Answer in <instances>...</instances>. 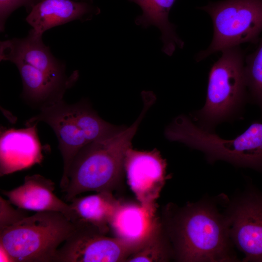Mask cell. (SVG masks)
I'll return each instance as SVG.
<instances>
[{"label": "cell", "mask_w": 262, "mask_h": 262, "mask_svg": "<svg viewBox=\"0 0 262 262\" xmlns=\"http://www.w3.org/2000/svg\"><path fill=\"white\" fill-rule=\"evenodd\" d=\"M0 262H13V261L9 254V253L5 250V249L0 246Z\"/></svg>", "instance_id": "cell-23"}, {"label": "cell", "mask_w": 262, "mask_h": 262, "mask_svg": "<svg viewBox=\"0 0 262 262\" xmlns=\"http://www.w3.org/2000/svg\"><path fill=\"white\" fill-rule=\"evenodd\" d=\"M99 9L86 1L75 0H41L29 11L26 21L35 33L42 35L48 30L88 15L98 13Z\"/></svg>", "instance_id": "cell-16"}, {"label": "cell", "mask_w": 262, "mask_h": 262, "mask_svg": "<svg viewBox=\"0 0 262 262\" xmlns=\"http://www.w3.org/2000/svg\"><path fill=\"white\" fill-rule=\"evenodd\" d=\"M54 183L39 174L27 176L22 184L1 193L13 205L20 209L36 212L62 213L72 221L73 212L69 204L60 199L53 193Z\"/></svg>", "instance_id": "cell-12"}, {"label": "cell", "mask_w": 262, "mask_h": 262, "mask_svg": "<svg viewBox=\"0 0 262 262\" xmlns=\"http://www.w3.org/2000/svg\"><path fill=\"white\" fill-rule=\"evenodd\" d=\"M42 36L31 30L25 38L0 42V60L13 63L21 62L54 78L60 80L68 79L70 76L66 75L64 64L52 55L49 48L43 43Z\"/></svg>", "instance_id": "cell-13"}, {"label": "cell", "mask_w": 262, "mask_h": 262, "mask_svg": "<svg viewBox=\"0 0 262 262\" xmlns=\"http://www.w3.org/2000/svg\"><path fill=\"white\" fill-rule=\"evenodd\" d=\"M227 217L230 239L244 254L243 261L262 262V193H249Z\"/></svg>", "instance_id": "cell-10"}, {"label": "cell", "mask_w": 262, "mask_h": 262, "mask_svg": "<svg viewBox=\"0 0 262 262\" xmlns=\"http://www.w3.org/2000/svg\"><path fill=\"white\" fill-rule=\"evenodd\" d=\"M167 163L160 152L154 149L141 151L129 148L125 154L124 169L128 183L139 203L156 212L157 200L169 176Z\"/></svg>", "instance_id": "cell-8"}, {"label": "cell", "mask_w": 262, "mask_h": 262, "mask_svg": "<svg viewBox=\"0 0 262 262\" xmlns=\"http://www.w3.org/2000/svg\"><path fill=\"white\" fill-rule=\"evenodd\" d=\"M36 123L24 128L5 129L0 131V176L40 164L43 146L38 136Z\"/></svg>", "instance_id": "cell-11"}, {"label": "cell", "mask_w": 262, "mask_h": 262, "mask_svg": "<svg viewBox=\"0 0 262 262\" xmlns=\"http://www.w3.org/2000/svg\"><path fill=\"white\" fill-rule=\"evenodd\" d=\"M138 117L130 127L92 142L82 147L74 158L67 175V183L62 190L64 198L70 202L78 195L89 191L113 192L122 179L127 149L141 121L152 105L148 98L143 100Z\"/></svg>", "instance_id": "cell-2"}, {"label": "cell", "mask_w": 262, "mask_h": 262, "mask_svg": "<svg viewBox=\"0 0 262 262\" xmlns=\"http://www.w3.org/2000/svg\"><path fill=\"white\" fill-rule=\"evenodd\" d=\"M161 220L180 262H233L227 216L208 202L167 205Z\"/></svg>", "instance_id": "cell-1"}, {"label": "cell", "mask_w": 262, "mask_h": 262, "mask_svg": "<svg viewBox=\"0 0 262 262\" xmlns=\"http://www.w3.org/2000/svg\"><path fill=\"white\" fill-rule=\"evenodd\" d=\"M165 135L201 151L210 162L221 160L262 171V123L255 122L236 138L226 140L182 115L167 127Z\"/></svg>", "instance_id": "cell-3"}, {"label": "cell", "mask_w": 262, "mask_h": 262, "mask_svg": "<svg viewBox=\"0 0 262 262\" xmlns=\"http://www.w3.org/2000/svg\"><path fill=\"white\" fill-rule=\"evenodd\" d=\"M173 256L169 240L161 224L137 250L127 259V262H164L168 261Z\"/></svg>", "instance_id": "cell-19"}, {"label": "cell", "mask_w": 262, "mask_h": 262, "mask_svg": "<svg viewBox=\"0 0 262 262\" xmlns=\"http://www.w3.org/2000/svg\"><path fill=\"white\" fill-rule=\"evenodd\" d=\"M256 50L245 57V74L247 88L262 110V38Z\"/></svg>", "instance_id": "cell-20"}, {"label": "cell", "mask_w": 262, "mask_h": 262, "mask_svg": "<svg viewBox=\"0 0 262 262\" xmlns=\"http://www.w3.org/2000/svg\"><path fill=\"white\" fill-rule=\"evenodd\" d=\"M160 224L156 212L139 203L120 202L111 219L110 229L115 237L138 250L152 235Z\"/></svg>", "instance_id": "cell-14"}, {"label": "cell", "mask_w": 262, "mask_h": 262, "mask_svg": "<svg viewBox=\"0 0 262 262\" xmlns=\"http://www.w3.org/2000/svg\"><path fill=\"white\" fill-rule=\"evenodd\" d=\"M57 249L53 262H122L137 249L91 226L76 224Z\"/></svg>", "instance_id": "cell-7"}, {"label": "cell", "mask_w": 262, "mask_h": 262, "mask_svg": "<svg viewBox=\"0 0 262 262\" xmlns=\"http://www.w3.org/2000/svg\"><path fill=\"white\" fill-rule=\"evenodd\" d=\"M8 200L0 197V229L11 226L28 216L27 211L15 209Z\"/></svg>", "instance_id": "cell-21"}, {"label": "cell", "mask_w": 262, "mask_h": 262, "mask_svg": "<svg viewBox=\"0 0 262 262\" xmlns=\"http://www.w3.org/2000/svg\"><path fill=\"white\" fill-rule=\"evenodd\" d=\"M198 8L210 16L213 35L209 47L197 54V62L242 43L258 42L262 32V0H223Z\"/></svg>", "instance_id": "cell-6"}, {"label": "cell", "mask_w": 262, "mask_h": 262, "mask_svg": "<svg viewBox=\"0 0 262 262\" xmlns=\"http://www.w3.org/2000/svg\"><path fill=\"white\" fill-rule=\"evenodd\" d=\"M44 122L55 132L63 160V173L60 187L63 190L67 183L70 165L79 151L92 142L75 115L71 104L62 100L40 110V113L26 121L25 126Z\"/></svg>", "instance_id": "cell-9"}, {"label": "cell", "mask_w": 262, "mask_h": 262, "mask_svg": "<svg viewBox=\"0 0 262 262\" xmlns=\"http://www.w3.org/2000/svg\"><path fill=\"white\" fill-rule=\"evenodd\" d=\"M70 202L73 223L91 226L105 235L110 229L111 219L120 203L108 191L76 196Z\"/></svg>", "instance_id": "cell-17"}, {"label": "cell", "mask_w": 262, "mask_h": 262, "mask_svg": "<svg viewBox=\"0 0 262 262\" xmlns=\"http://www.w3.org/2000/svg\"><path fill=\"white\" fill-rule=\"evenodd\" d=\"M75 228L62 213L36 212L0 229V246L14 262H53Z\"/></svg>", "instance_id": "cell-4"}, {"label": "cell", "mask_w": 262, "mask_h": 262, "mask_svg": "<svg viewBox=\"0 0 262 262\" xmlns=\"http://www.w3.org/2000/svg\"><path fill=\"white\" fill-rule=\"evenodd\" d=\"M41 0H0V29H4L5 22L9 16L16 9L24 6L29 11Z\"/></svg>", "instance_id": "cell-22"}, {"label": "cell", "mask_w": 262, "mask_h": 262, "mask_svg": "<svg viewBox=\"0 0 262 262\" xmlns=\"http://www.w3.org/2000/svg\"><path fill=\"white\" fill-rule=\"evenodd\" d=\"M221 52L209 73L205 105L196 114L200 127L208 131L236 115L246 95L243 51L237 46Z\"/></svg>", "instance_id": "cell-5"}, {"label": "cell", "mask_w": 262, "mask_h": 262, "mask_svg": "<svg viewBox=\"0 0 262 262\" xmlns=\"http://www.w3.org/2000/svg\"><path fill=\"white\" fill-rule=\"evenodd\" d=\"M138 5L142 14L138 16L135 22L147 28L151 25L158 27L163 43V51L171 56L176 47L182 49L183 41L178 36L175 26L168 19L169 12L176 0H129Z\"/></svg>", "instance_id": "cell-18"}, {"label": "cell", "mask_w": 262, "mask_h": 262, "mask_svg": "<svg viewBox=\"0 0 262 262\" xmlns=\"http://www.w3.org/2000/svg\"><path fill=\"white\" fill-rule=\"evenodd\" d=\"M22 80V97L31 106L41 109L63 100L66 91L77 81L74 71L66 80L54 78L40 70L21 62L14 63Z\"/></svg>", "instance_id": "cell-15"}]
</instances>
